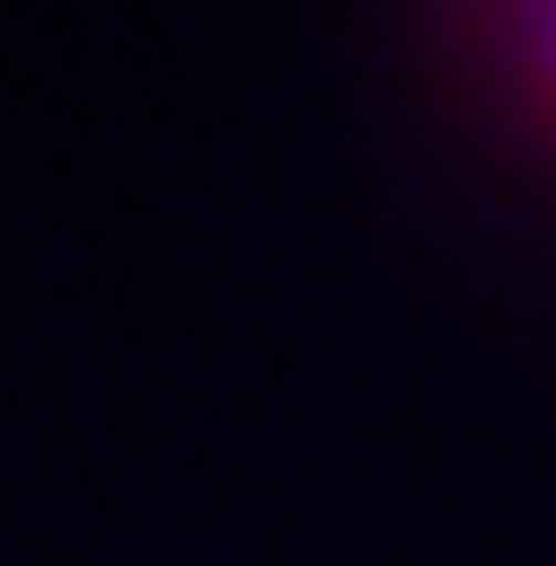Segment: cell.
<instances>
[{
	"label": "cell",
	"mask_w": 556,
	"mask_h": 566,
	"mask_svg": "<svg viewBox=\"0 0 556 566\" xmlns=\"http://www.w3.org/2000/svg\"><path fill=\"white\" fill-rule=\"evenodd\" d=\"M518 39H527V59H537V77L556 96V0H518Z\"/></svg>",
	"instance_id": "cell-1"
}]
</instances>
